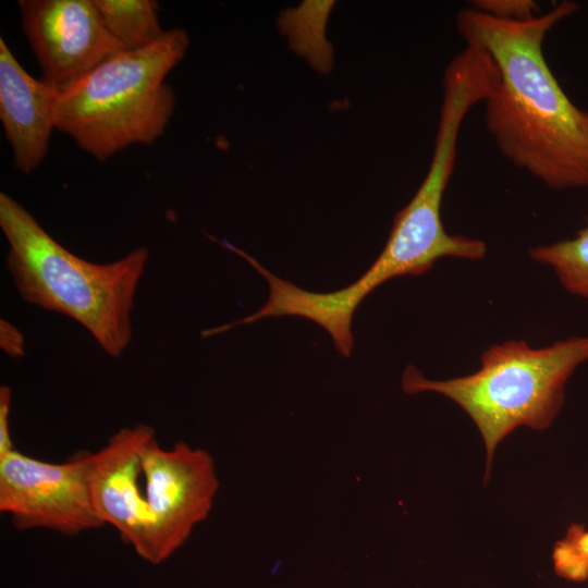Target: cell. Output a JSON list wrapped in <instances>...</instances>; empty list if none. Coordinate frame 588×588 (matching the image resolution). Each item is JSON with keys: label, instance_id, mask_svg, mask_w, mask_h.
I'll return each instance as SVG.
<instances>
[{"label": "cell", "instance_id": "1", "mask_svg": "<svg viewBox=\"0 0 588 588\" xmlns=\"http://www.w3.org/2000/svg\"><path fill=\"white\" fill-rule=\"evenodd\" d=\"M579 5L563 0L523 22L475 9L456 15L466 46L492 59L498 81L483 100L486 127L500 152L546 186L588 188V111L562 89L543 54L547 35Z\"/></svg>", "mask_w": 588, "mask_h": 588}, {"label": "cell", "instance_id": "2", "mask_svg": "<svg viewBox=\"0 0 588 588\" xmlns=\"http://www.w3.org/2000/svg\"><path fill=\"white\" fill-rule=\"evenodd\" d=\"M0 228L9 245L5 265L22 299L77 321L106 354L119 357L132 339L131 317L148 249L138 247L108 264L90 262L60 245L3 192Z\"/></svg>", "mask_w": 588, "mask_h": 588}, {"label": "cell", "instance_id": "3", "mask_svg": "<svg viewBox=\"0 0 588 588\" xmlns=\"http://www.w3.org/2000/svg\"><path fill=\"white\" fill-rule=\"evenodd\" d=\"M189 47L182 28L156 42L122 50L70 86L59 89L56 128L105 161L132 145H150L163 135L175 107L167 76Z\"/></svg>", "mask_w": 588, "mask_h": 588}, {"label": "cell", "instance_id": "4", "mask_svg": "<svg viewBox=\"0 0 588 588\" xmlns=\"http://www.w3.org/2000/svg\"><path fill=\"white\" fill-rule=\"evenodd\" d=\"M587 360L588 335L538 348L511 340L488 347L480 368L458 378L430 380L408 365L402 388L408 394H442L466 412L486 446L487 479L501 440L517 427L548 428L563 405L569 377Z\"/></svg>", "mask_w": 588, "mask_h": 588}, {"label": "cell", "instance_id": "5", "mask_svg": "<svg viewBox=\"0 0 588 588\" xmlns=\"http://www.w3.org/2000/svg\"><path fill=\"white\" fill-rule=\"evenodd\" d=\"M482 99L471 81L452 76L442 83V102L428 172L411 201L394 218L380 255L354 283L345 286L354 304L385 281L420 275L443 257L482 259L487 246L481 240L452 235L444 229L441 206L453 173L458 134L469 110Z\"/></svg>", "mask_w": 588, "mask_h": 588}, {"label": "cell", "instance_id": "6", "mask_svg": "<svg viewBox=\"0 0 588 588\" xmlns=\"http://www.w3.org/2000/svg\"><path fill=\"white\" fill-rule=\"evenodd\" d=\"M148 511L146 561L159 564L205 520L219 488L215 462L203 449L176 442L167 450L151 438L142 451Z\"/></svg>", "mask_w": 588, "mask_h": 588}, {"label": "cell", "instance_id": "7", "mask_svg": "<svg viewBox=\"0 0 588 588\" xmlns=\"http://www.w3.org/2000/svg\"><path fill=\"white\" fill-rule=\"evenodd\" d=\"M90 452L47 463L16 450L0 457V512L20 530L47 529L65 536L105 526L87 481Z\"/></svg>", "mask_w": 588, "mask_h": 588}, {"label": "cell", "instance_id": "8", "mask_svg": "<svg viewBox=\"0 0 588 588\" xmlns=\"http://www.w3.org/2000/svg\"><path fill=\"white\" fill-rule=\"evenodd\" d=\"M21 25L58 89L75 83L123 48L107 30L95 0H20Z\"/></svg>", "mask_w": 588, "mask_h": 588}, {"label": "cell", "instance_id": "9", "mask_svg": "<svg viewBox=\"0 0 588 588\" xmlns=\"http://www.w3.org/2000/svg\"><path fill=\"white\" fill-rule=\"evenodd\" d=\"M156 437L146 424L123 427L97 452H90L87 481L94 509L103 525L143 559L146 555L148 511L139 486L142 451Z\"/></svg>", "mask_w": 588, "mask_h": 588}, {"label": "cell", "instance_id": "10", "mask_svg": "<svg viewBox=\"0 0 588 588\" xmlns=\"http://www.w3.org/2000/svg\"><path fill=\"white\" fill-rule=\"evenodd\" d=\"M58 94L53 85L33 77L0 38V120L22 173L35 171L47 155Z\"/></svg>", "mask_w": 588, "mask_h": 588}, {"label": "cell", "instance_id": "11", "mask_svg": "<svg viewBox=\"0 0 588 588\" xmlns=\"http://www.w3.org/2000/svg\"><path fill=\"white\" fill-rule=\"evenodd\" d=\"M101 20L123 50H136L158 41L167 30L159 22L154 0H95Z\"/></svg>", "mask_w": 588, "mask_h": 588}, {"label": "cell", "instance_id": "12", "mask_svg": "<svg viewBox=\"0 0 588 588\" xmlns=\"http://www.w3.org/2000/svg\"><path fill=\"white\" fill-rule=\"evenodd\" d=\"M528 255L551 267L568 293L588 301V225L572 238L532 247Z\"/></svg>", "mask_w": 588, "mask_h": 588}, {"label": "cell", "instance_id": "13", "mask_svg": "<svg viewBox=\"0 0 588 588\" xmlns=\"http://www.w3.org/2000/svg\"><path fill=\"white\" fill-rule=\"evenodd\" d=\"M555 574L568 581L588 580V530L581 524H572L564 538L552 551Z\"/></svg>", "mask_w": 588, "mask_h": 588}, {"label": "cell", "instance_id": "14", "mask_svg": "<svg viewBox=\"0 0 588 588\" xmlns=\"http://www.w3.org/2000/svg\"><path fill=\"white\" fill-rule=\"evenodd\" d=\"M474 9L491 17L523 22L540 14L539 5L532 0H474Z\"/></svg>", "mask_w": 588, "mask_h": 588}, {"label": "cell", "instance_id": "15", "mask_svg": "<svg viewBox=\"0 0 588 588\" xmlns=\"http://www.w3.org/2000/svg\"><path fill=\"white\" fill-rule=\"evenodd\" d=\"M12 403V390L8 385L0 387V457L14 451L10 437L9 417Z\"/></svg>", "mask_w": 588, "mask_h": 588}, {"label": "cell", "instance_id": "16", "mask_svg": "<svg viewBox=\"0 0 588 588\" xmlns=\"http://www.w3.org/2000/svg\"><path fill=\"white\" fill-rule=\"evenodd\" d=\"M0 347L13 358L22 357L25 353L23 333L4 319L0 320Z\"/></svg>", "mask_w": 588, "mask_h": 588}, {"label": "cell", "instance_id": "17", "mask_svg": "<svg viewBox=\"0 0 588 588\" xmlns=\"http://www.w3.org/2000/svg\"><path fill=\"white\" fill-rule=\"evenodd\" d=\"M223 245L228 246V248L230 250H232L235 246L231 245L230 243L228 242H222ZM233 252V250H232ZM221 327H218V328H211V329H208L205 331V335L206 336H211L213 334H218V333H221L222 331L220 330Z\"/></svg>", "mask_w": 588, "mask_h": 588}]
</instances>
